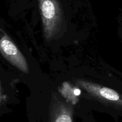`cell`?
<instances>
[{
	"label": "cell",
	"mask_w": 122,
	"mask_h": 122,
	"mask_svg": "<svg viewBox=\"0 0 122 122\" xmlns=\"http://www.w3.org/2000/svg\"><path fill=\"white\" fill-rule=\"evenodd\" d=\"M0 51L2 56L14 66L28 73L29 67L23 55L5 33L0 29Z\"/></svg>",
	"instance_id": "3957f363"
},
{
	"label": "cell",
	"mask_w": 122,
	"mask_h": 122,
	"mask_svg": "<svg viewBox=\"0 0 122 122\" xmlns=\"http://www.w3.org/2000/svg\"><path fill=\"white\" fill-rule=\"evenodd\" d=\"M44 35L46 39L53 37L62 21V10L57 0H39Z\"/></svg>",
	"instance_id": "6da1fadb"
},
{
	"label": "cell",
	"mask_w": 122,
	"mask_h": 122,
	"mask_svg": "<svg viewBox=\"0 0 122 122\" xmlns=\"http://www.w3.org/2000/svg\"><path fill=\"white\" fill-rule=\"evenodd\" d=\"M2 95H1V89H0V106H1V102H2Z\"/></svg>",
	"instance_id": "8992f818"
},
{
	"label": "cell",
	"mask_w": 122,
	"mask_h": 122,
	"mask_svg": "<svg viewBox=\"0 0 122 122\" xmlns=\"http://www.w3.org/2000/svg\"><path fill=\"white\" fill-rule=\"evenodd\" d=\"M63 85V87L61 89V93L65 98L71 101L73 104H75L78 101V97H77L81 94V91L79 89H73L71 88L70 85L67 83H64Z\"/></svg>",
	"instance_id": "5b68a950"
},
{
	"label": "cell",
	"mask_w": 122,
	"mask_h": 122,
	"mask_svg": "<svg viewBox=\"0 0 122 122\" xmlns=\"http://www.w3.org/2000/svg\"><path fill=\"white\" fill-rule=\"evenodd\" d=\"M76 83L100 101L122 108V95L116 91L83 80H78Z\"/></svg>",
	"instance_id": "7a4b0ae2"
},
{
	"label": "cell",
	"mask_w": 122,
	"mask_h": 122,
	"mask_svg": "<svg viewBox=\"0 0 122 122\" xmlns=\"http://www.w3.org/2000/svg\"><path fill=\"white\" fill-rule=\"evenodd\" d=\"M73 110L71 106L59 100L52 98L50 111V122H73Z\"/></svg>",
	"instance_id": "277c9868"
}]
</instances>
